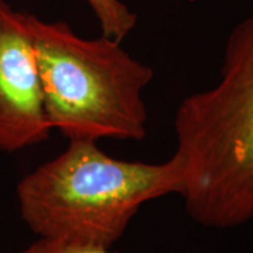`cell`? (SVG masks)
Instances as JSON below:
<instances>
[{
    "instance_id": "cell-5",
    "label": "cell",
    "mask_w": 253,
    "mask_h": 253,
    "mask_svg": "<svg viewBox=\"0 0 253 253\" xmlns=\"http://www.w3.org/2000/svg\"><path fill=\"white\" fill-rule=\"evenodd\" d=\"M103 36L124 41L136 26V14L121 0H87Z\"/></svg>"
},
{
    "instance_id": "cell-6",
    "label": "cell",
    "mask_w": 253,
    "mask_h": 253,
    "mask_svg": "<svg viewBox=\"0 0 253 253\" xmlns=\"http://www.w3.org/2000/svg\"><path fill=\"white\" fill-rule=\"evenodd\" d=\"M14 253H118L111 251V248L103 246H93V245H81L56 241V239H46L38 238L36 242L28 245L27 248Z\"/></svg>"
},
{
    "instance_id": "cell-4",
    "label": "cell",
    "mask_w": 253,
    "mask_h": 253,
    "mask_svg": "<svg viewBox=\"0 0 253 253\" xmlns=\"http://www.w3.org/2000/svg\"><path fill=\"white\" fill-rule=\"evenodd\" d=\"M27 11L0 0V151L17 152L46 141V117Z\"/></svg>"
},
{
    "instance_id": "cell-1",
    "label": "cell",
    "mask_w": 253,
    "mask_h": 253,
    "mask_svg": "<svg viewBox=\"0 0 253 253\" xmlns=\"http://www.w3.org/2000/svg\"><path fill=\"white\" fill-rule=\"evenodd\" d=\"M189 217L210 229L253 219V17L226 38L219 82L181 100L174 116Z\"/></svg>"
},
{
    "instance_id": "cell-3",
    "label": "cell",
    "mask_w": 253,
    "mask_h": 253,
    "mask_svg": "<svg viewBox=\"0 0 253 253\" xmlns=\"http://www.w3.org/2000/svg\"><path fill=\"white\" fill-rule=\"evenodd\" d=\"M28 21L52 131L68 139H144L148 111L142 93L154 69L111 37L84 38L65 21L31 13Z\"/></svg>"
},
{
    "instance_id": "cell-2",
    "label": "cell",
    "mask_w": 253,
    "mask_h": 253,
    "mask_svg": "<svg viewBox=\"0 0 253 253\" xmlns=\"http://www.w3.org/2000/svg\"><path fill=\"white\" fill-rule=\"evenodd\" d=\"M177 155L166 162L124 161L97 141L69 139L62 154L17 183L21 219L38 238L111 248L145 203L180 194Z\"/></svg>"
}]
</instances>
